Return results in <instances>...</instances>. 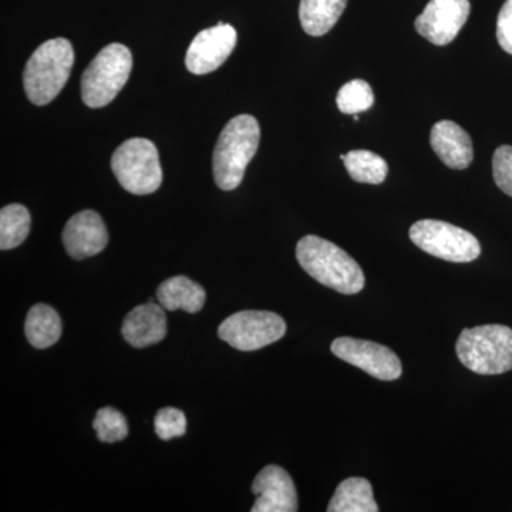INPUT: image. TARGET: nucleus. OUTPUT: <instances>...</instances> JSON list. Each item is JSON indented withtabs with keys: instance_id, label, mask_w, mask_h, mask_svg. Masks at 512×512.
<instances>
[{
	"instance_id": "1",
	"label": "nucleus",
	"mask_w": 512,
	"mask_h": 512,
	"mask_svg": "<svg viewBox=\"0 0 512 512\" xmlns=\"http://www.w3.org/2000/svg\"><path fill=\"white\" fill-rule=\"evenodd\" d=\"M296 258L306 274L333 291L355 295L365 288L360 265L333 242L306 235L298 242Z\"/></svg>"
},
{
	"instance_id": "2",
	"label": "nucleus",
	"mask_w": 512,
	"mask_h": 512,
	"mask_svg": "<svg viewBox=\"0 0 512 512\" xmlns=\"http://www.w3.org/2000/svg\"><path fill=\"white\" fill-rule=\"evenodd\" d=\"M261 128L258 120L241 114L221 131L212 157L214 180L224 191H232L244 180L245 171L258 151Z\"/></svg>"
},
{
	"instance_id": "3",
	"label": "nucleus",
	"mask_w": 512,
	"mask_h": 512,
	"mask_svg": "<svg viewBox=\"0 0 512 512\" xmlns=\"http://www.w3.org/2000/svg\"><path fill=\"white\" fill-rule=\"evenodd\" d=\"M74 64L72 43L64 37L47 40L37 47L26 63L23 86L35 106H46L66 86Z\"/></svg>"
},
{
	"instance_id": "4",
	"label": "nucleus",
	"mask_w": 512,
	"mask_h": 512,
	"mask_svg": "<svg viewBox=\"0 0 512 512\" xmlns=\"http://www.w3.org/2000/svg\"><path fill=\"white\" fill-rule=\"evenodd\" d=\"M456 350L460 362L471 372L501 375L512 370V329L504 325L464 329Z\"/></svg>"
},
{
	"instance_id": "5",
	"label": "nucleus",
	"mask_w": 512,
	"mask_h": 512,
	"mask_svg": "<svg viewBox=\"0 0 512 512\" xmlns=\"http://www.w3.org/2000/svg\"><path fill=\"white\" fill-rule=\"evenodd\" d=\"M133 70V55L120 43L101 49L82 77V99L90 109L109 106L126 86Z\"/></svg>"
},
{
	"instance_id": "6",
	"label": "nucleus",
	"mask_w": 512,
	"mask_h": 512,
	"mask_svg": "<svg viewBox=\"0 0 512 512\" xmlns=\"http://www.w3.org/2000/svg\"><path fill=\"white\" fill-rule=\"evenodd\" d=\"M111 170L121 187L134 195L156 192L163 183V168L156 144L147 138H128L111 157Z\"/></svg>"
},
{
	"instance_id": "7",
	"label": "nucleus",
	"mask_w": 512,
	"mask_h": 512,
	"mask_svg": "<svg viewBox=\"0 0 512 512\" xmlns=\"http://www.w3.org/2000/svg\"><path fill=\"white\" fill-rule=\"evenodd\" d=\"M410 239L421 251L456 264L476 261L480 242L466 229L444 221L421 220L410 228Z\"/></svg>"
},
{
	"instance_id": "8",
	"label": "nucleus",
	"mask_w": 512,
	"mask_h": 512,
	"mask_svg": "<svg viewBox=\"0 0 512 512\" xmlns=\"http://www.w3.org/2000/svg\"><path fill=\"white\" fill-rule=\"evenodd\" d=\"M286 323L274 312L242 311L221 323L218 336L229 346L252 352L284 338Z\"/></svg>"
},
{
	"instance_id": "9",
	"label": "nucleus",
	"mask_w": 512,
	"mask_h": 512,
	"mask_svg": "<svg viewBox=\"0 0 512 512\" xmlns=\"http://www.w3.org/2000/svg\"><path fill=\"white\" fill-rule=\"evenodd\" d=\"M333 355L348 362L349 365L359 367L367 375L375 379L397 380L402 376L403 367L396 353L386 346L370 340L338 338L332 343Z\"/></svg>"
},
{
	"instance_id": "10",
	"label": "nucleus",
	"mask_w": 512,
	"mask_h": 512,
	"mask_svg": "<svg viewBox=\"0 0 512 512\" xmlns=\"http://www.w3.org/2000/svg\"><path fill=\"white\" fill-rule=\"evenodd\" d=\"M470 10L468 0H430L414 26L433 45L446 46L466 25Z\"/></svg>"
},
{
	"instance_id": "11",
	"label": "nucleus",
	"mask_w": 512,
	"mask_h": 512,
	"mask_svg": "<svg viewBox=\"0 0 512 512\" xmlns=\"http://www.w3.org/2000/svg\"><path fill=\"white\" fill-rule=\"evenodd\" d=\"M237 40V30L227 23H218L214 28L202 30L188 47L185 56L188 72L200 76L215 72L234 52Z\"/></svg>"
},
{
	"instance_id": "12",
	"label": "nucleus",
	"mask_w": 512,
	"mask_h": 512,
	"mask_svg": "<svg viewBox=\"0 0 512 512\" xmlns=\"http://www.w3.org/2000/svg\"><path fill=\"white\" fill-rule=\"evenodd\" d=\"M252 493L258 495L252 512L298 511V494L291 476L279 466H266L259 471L252 484Z\"/></svg>"
},
{
	"instance_id": "13",
	"label": "nucleus",
	"mask_w": 512,
	"mask_h": 512,
	"mask_svg": "<svg viewBox=\"0 0 512 512\" xmlns=\"http://www.w3.org/2000/svg\"><path fill=\"white\" fill-rule=\"evenodd\" d=\"M63 245L73 259H86L100 254L109 244L106 224L96 211L73 215L63 229Z\"/></svg>"
},
{
	"instance_id": "14",
	"label": "nucleus",
	"mask_w": 512,
	"mask_h": 512,
	"mask_svg": "<svg viewBox=\"0 0 512 512\" xmlns=\"http://www.w3.org/2000/svg\"><path fill=\"white\" fill-rule=\"evenodd\" d=\"M123 338L133 348L156 345L167 336V316L160 303L147 302L128 313L121 328Z\"/></svg>"
},
{
	"instance_id": "15",
	"label": "nucleus",
	"mask_w": 512,
	"mask_h": 512,
	"mask_svg": "<svg viewBox=\"0 0 512 512\" xmlns=\"http://www.w3.org/2000/svg\"><path fill=\"white\" fill-rule=\"evenodd\" d=\"M430 144L437 157L453 170H466L473 163L474 148L470 134L450 120L439 121L431 128Z\"/></svg>"
},
{
	"instance_id": "16",
	"label": "nucleus",
	"mask_w": 512,
	"mask_h": 512,
	"mask_svg": "<svg viewBox=\"0 0 512 512\" xmlns=\"http://www.w3.org/2000/svg\"><path fill=\"white\" fill-rule=\"evenodd\" d=\"M204 288L187 276H174L158 286L157 301L165 311L197 313L204 308Z\"/></svg>"
},
{
	"instance_id": "17",
	"label": "nucleus",
	"mask_w": 512,
	"mask_h": 512,
	"mask_svg": "<svg viewBox=\"0 0 512 512\" xmlns=\"http://www.w3.org/2000/svg\"><path fill=\"white\" fill-rule=\"evenodd\" d=\"M62 319L52 306L37 303L26 316V339L33 348H52L62 336Z\"/></svg>"
},
{
	"instance_id": "18",
	"label": "nucleus",
	"mask_w": 512,
	"mask_h": 512,
	"mask_svg": "<svg viewBox=\"0 0 512 512\" xmlns=\"http://www.w3.org/2000/svg\"><path fill=\"white\" fill-rule=\"evenodd\" d=\"M348 0H301L299 19L309 36H323L338 23Z\"/></svg>"
},
{
	"instance_id": "19",
	"label": "nucleus",
	"mask_w": 512,
	"mask_h": 512,
	"mask_svg": "<svg viewBox=\"0 0 512 512\" xmlns=\"http://www.w3.org/2000/svg\"><path fill=\"white\" fill-rule=\"evenodd\" d=\"M329 512H377L372 484L362 477L342 481L330 500Z\"/></svg>"
},
{
	"instance_id": "20",
	"label": "nucleus",
	"mask_w": 512,
	"mask_h": 512,
	"mask_svg": "<svg viewBox=\"0 0 512 512\" xmlns=\"http://www.w3.org/2000/svg\"><path fill=\"white\" fill-rule=\"evenodd\" d=\"M343 163H345L350 177L357 183L382 184L386 180L387 173H389V167H387L384 158L377 156L372 151H349Z\"/></svg>"
},
{
	"instance_id": "21",
	"label": "nucleus",
	"mask_w": 512,
	"mask_h": 512,
	"mask_svg": "<svg viewBox=\"0 0 512 512\" xmlns=\"http://www.w3.org/2000/svg\"><path fill=\"white\" fill-rule=\"evenodd\" d=\"M30 214L20 204L6 205L0 211V248L2 251L18 248L28 238Z\"/></svg>"
},
{
	"instance_id": "22",
	"label": "nucleus",
	"mask_w": 512,
	"mask_h": 512,
	"mask_svg": "<svg viewBox=\"0 0 512 512\" xmlns=\"http://www.w3.org/2000/svg\"><path fill=\"white\" fill-rule=\"evenodd\" d=\"M339 110L345 114L363 113L369 110L375 103V94H373L372 87L365 80H352L346 83L342 89L339 90L338 97H336Z\"/></svg>"
},
{
	"instance_id": "23",
	"label": "nucleus",
	"mask_w": 512,
	"mask_h": 512,
	"mask_svg": "<svg viewBox=\"0 0 512 512\" xmlns=\"http://www.w3.org/2000/svg\"><path fill=\"white\" fill-rule=\"evenodd\" d=\"M93 427L103 443H117L128 436L126 417L113 407L100 409L93 421Z\"/></svg>"
},
{
	"instance_id": "24",
	"label": "nucleus",
	"mask_w": 512,
	"mask_h": 512,
	"mask_svg": "<svg viewBox=\"0 0 512 512\" xmlns=\"http://www.w3.org/2000/svg\"><path fill=\"white\" fill-rule=\"evenodd\" d=\"M154 427L161 440L177 439L187 433V419L181 410L175 407H164L157 413Z\"/></svg>"
},
{
	"instance_id": "25",
	"label": "nucleus",
	"mask_w": 512,
	"mask_h": 512,
	"mask_svg": "<svg viewBox=\"0 0 512 512\" xmlns=\"http://www.w3.org/2000/svg\"><path fill=\"white\" fill-rule=\"evenodd\" d=\"M493 175L495 184L505 194L512 197V147L497 148L493 157Z\"/></svg>"
},
{
	"instance_id": "26",
	"label": "nucleus",
	"mask_w": 512,
	"mask_h": 512,
	"mask_svg": "<svg viewBox=\"0 0 512 512\" xmlns=\"http://www.w3.org/2000/svg\"><path fill=\"white\" fill-rule=\"evenodd\" d=\"M497 40L512 55V0H505L497 19Z\"/></svg>"
}]
</instances>
